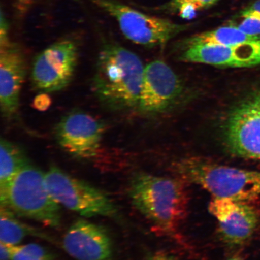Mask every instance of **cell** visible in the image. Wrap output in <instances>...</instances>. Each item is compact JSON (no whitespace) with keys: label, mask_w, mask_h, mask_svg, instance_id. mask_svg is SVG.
Instances as JSON below:
<instances>
[{"label":"cell","mask_w":260,"mask_h":260,"mask_svg":"<svg viewBox=\"0 0 260 260\" xmlns=\"http://www.w3.org/2000/svg\"><path fill=\"white\" fill-rule=\"evenodd\" d=\"M39 1L40 0H14L16 15L19 18H24Z\"/></svg>","instance_id":"obj_21"},{"label":"cell","mask_w":260,"mask_h":260,"mask_svg":"<svg viewBox=\"0 0 260 260\" xmlns=\"http://www.w3.org/2000/svg\"><path fill=\"white\" fill-rule=\"evenodd\" d=\"M236 27L245 34L260 36V17L257 16H246Z\"/></svg>","instance_id":"obj_19"},{"label":"cell","mask_w":260,"mask_h":260,"mask_svg":"<svg viewBox=\"0 0 260 260\" xmlns=\"http://www.w3.org/2000/svg\"><path fill=\"white\" fill-rule=\"evenodd\" d=\"M23 52L7 38L0 40V107L9 118L17 112L22 84L26 75Z\"/></svg>","instance_id":"obj_12"},{"label":"cell","mask_w":260,"mask_h":260,"mask_svg":"<svg viewBox=\"0 0 260 260\" xmlns=\"http://www.w3.org/2000/svg\"><path fill=\"white\" fill-rule=\"evenodd\" d=\"M146 260H176L173 256L168 253L162 251L156 252L149 256Z\"/></svg>","instance_id":"obj_25"},{"label":"cell","mask_w":260,"mask_h":260,"mask_svg":"<svg viewBox=\"0 0 260 260\" xmlns=\"http://www.w3.org/2000/svg\"><path fill=\"white\" fill-rule=\"evenodd\" d=\"M129 193L136 209L155 231L169 236L177 235L188 211V193L183 181L139 174L132 179Z\"/></svg>","instance_id":"obj_2"},{"label":"cell","mask_w":260,"mask_h":260,"mask_svg":"<svg viewBox=\"0 0 260 260\" xmlns=\"http://www.w3.org/2000/svg\"><path fill=\"white\" fill-rule=\"evenodd\" d=\"M49 192L56 202L81 216L115 217V205L102 190L56 167L45 174Z\"/></svg>","instance_id":"obj_6"},{"label":"cell","mask_w":260,"mask_h":260,"mask_svg":"<svg viewBox=\"0 0 260 260\" xmlns=\"http://www.w3.org/2000/svg\"><path fill=\"white\" fill-rule=\"evenodd\" d=\"M50 99L47 95H44V94H42V95L36 98L34 105L38 110H45L50 106Z\"/></svg>","instance_id":"obj_23"},{"label":"cell","mask_w":260,"mask_h":260,"mask_svg":"<svg viewBox=\"0 0 260 260\" xmlns=\"http://www.w3.org/2000/svg\"><path fill=\"white\" fill-rule=\"evenodd\" d=\"M209 210L218 223L222 239L230 245L245 243L251 238L258 225L257 213L243 201L213 198L209 205Z\"/></svg>","instance_id":"obj_11"},{"label":"cell","mask_w":260,"mask_h":260,"mask_svg":"<svg viewBox=\"0 0 260 260\" xmlns=\"http://www.w3.org/2000/svg\"><path fill=\"white\" fill-rule=\"evenodd\" d=\"M182 178L199 185L214 198L243 201L260 196V172L227 167L200 158L183 159L176 166Z\"/></svg>","instance_id":"obj_4"},{"label":"cell","mask_w":260,"mask_h":260,"mask_svg":"<svg viewBox=\"0 0 260 260\" xmlns=\"http://www.w3.org/2000/svg\"><path fill=\"white\" fill-rule=\"evenodd\" d=\"M29 164L23 149L4 139L0 141V187H4Z\"/></svg>","instance_id":"obj_17"},{"label":"cell","mask_w":260,"mask_h":260,"mask_svg":"<svg viewBox=\"0 0 260 260\" xmlns=\"http://www.w3.org/2000/svg\"><path fill=\"white\" fill-rule=\"evenodd\" d=\"M37 236L47 239L48 236L34 228L25 225L16 218L15 213L7 208L0 210V241L11 246H16L25 237Z\"/></svg>","instance_id":"obj_16"},{"label":"cell","mask_w":260,"mask_h":260,"mask_svg":"<svg viewBox=\"0 0 260 260\" xmlns=\"http://www.w3.org/2000/svg\"><path fill=\"white\" fill-rule=\"evenodd\" d=\"M231 153L260 161V88L234 107L223 126Z\"/></svg>","instance_id":"obj_7"},{"label":"cell","mask_w":260,"mask_h":260,"mask_svg":"<svg viewBox=\"0 0 260 260\" xmlns=\"http://www.w3.org/2000/svg\"><path fill=\"white\" fill-rule=\"evenodd\" d=\"M90 1L115 19L126 38L143 46L164 45L188 28L187 25L143 14L116 0Z\"/></svg>","instance_id":"obj_5"},{"label":"cell","mask_w":260,"mask_h":260,"mask_svg":"<svg viewBox=\"0 0 260 260\" xmlns=\"http://www.w3.org/2000/svg\"><path fill=\"white\" fill-rule=\"evenodd\" d=\"M218 0H171L166 9L178 13L182 18H192L198 11L210 7Z\"/></svg>","instance_id":"obj_18"},{"label":"cell","mask_w":260,"mask_h":260,"mask_svg":"<svg viewBox=\"0 0 260 260\" xmlns=\"http://www.w3.org/2000/svg\"><path fill=\"white\" fill-rule=\"evenodd\" d=\"M63 248L76 260H111L113 246L105 228L85 219L72 224L64 236Z\"/></svg>","instance_id":"obj_13"},{"label":"cell","mask_w":260,"mask_h":260,"mask_svg":"<svg viewBox=\"0 0 260 260\" xmlns=\"http://www.w3.org/2000/svg\"><path fill=\"white\" fill-rule=\"evenodd\" d=\"M182 85L177 75L161 60L145 67L138 108L145 113H156L168 108L180 95Z\"/></svg>","instance_id":"obj_10"},{"label":"cell","mask_w":260,"mask_h":260,"mask_svg":"<svg viewBox=\"0 0 260 260\" xmlns=\"http://www.w3.org/2000/svg\"><path fill=\"white\" fill-rule=\"evenodd\" d=\"M11 260H54L42 257L35 253L26 251L21 246H13Z\"/></svg>","instance_id":"obj_20"},{"label":"cell","mask_w":260,"mask_h":260,"mask_svg":"<svg viewBox=\"0 0 260 260\" xmlns=\"http://www.w3.org/2000/svg\"><path fill=\"white\" fill-rule=\"evenodd\" d=\"M249 16H257L260 17V0L253 3L251 6L244 9L241 12L242 18Z\"/></svg>","instance_id":"obj_22"},{"label":"cell","mask_w":260,"mask_h":260,"mask_svg":"<svg viewBox=\"0 0 260 260\" xmlns=\"http://www.w3.org/2000/svg\"><path fill=\"white\" fill-rule=\"evenodd\" d=\"M13 246L1 242L0 244V260H11Z\"/></svg>","instance_id":"obj_24"},{"label":"cell","mask_w":260,"mask_h":260,"mask_svg":"<svg viewBox=\"0 0 260 260\" xmlns=\"http://www.w3.org/2000/svg\"><path fill=\"white\" fill-rule=\"evenodd\" d=\"M106 125L81 110L68 113L58 122L55 137L67 153L80 159L95 157L100 150Z\"/></svg>","instance_id":"obj_9"},{"label":"cell","mask_w":260,"mask_h":260,"mask_svg":"<svg viewBox=\"0 0 260 260\" xmlns=\"http://www.w3.org/2000/svg\"><path fill=\"white\" fill-rule=\"evenodd\" d=\"M260 36L250 35L236 26H225L201 32L188 39L187 47L198 45H234L259 40Z\"/></svg>","instance_id":"obj_15"},{"label":"cell","mask_w":260,"mask_h":260,"mask_svg":"<svg viewBox=\"0 0 260 260\" xmlns=\"http://www.w3.org/2000/svg\"><path fill=\"white\" fill-rule=\"evenodd\" d=\"M145 67L133 52L110 41L98 56L92 89L106 108L123 110L138 107Z\"/></svg>","instance_id":"obj_1"},{"label":"cell","mask_w":260,"mask_h":260,"mask_svg":"<svg viewBox=\"0 0 260 260\" xmlns=\"http://www.w3.org/2000/svg\"><path fill=\"white\" fill-rule=\"evenodd\" d=\"M1 207L13 213L37 220L45 225L59 226L60 205L52 197L45 181V174L28 164L4 187H0Z\"/></svg>","instance_id":"obj_3"},{"label":"cell","mask_w":260,"mask_h":260,"mask_svg":"<svg viewBox=\"0 0 260 260\" xmlns=\"http://www.w3.org/2000/svg\"><path fill=\"white\" fill-rule=\"evenodd\" d=\"M226 260H243L239 256L237 255H234L232 256H230L229 258H228Z\"/></svg>","instance_id":"obj_26"},{"label":"cell","mask_w":260,"mask_h":260,"mask_svg":"<svg viewBox=\"0 0 260 260\" xmlns=\"http://www.w3.org/2000/svg\"><path fill=\"white\" fill-rule=\"evenodd\" d=\"M79 56L77 42L67 38L41 52L32 62L31 79L35 88L45 92L62 90L73 80Z\"/></svg>","instance_id":"obj_8"},{"label":"cell","mask_w":260,"mask_h":260,"mask_svg":"<svg viewBox=\"0 0 260 260\" xmlns=\"http://www.w3.org/2000/svg\"><path fill=\"white\" fill-rule=\"evenodd\" d=\"M181 58L188 62L216 67H254L260 64V39L234 45H193L188 47Z\"/></svg>","instance_id":"obj_14"}]
</instances>
